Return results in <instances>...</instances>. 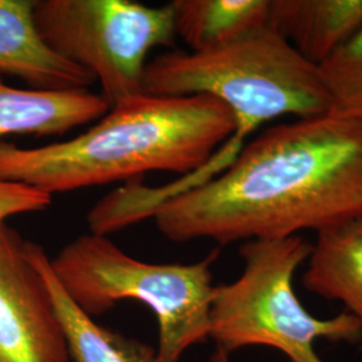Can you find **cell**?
<instances>
[{"label":"cell","mask_w":362,"mask_h":362,"mask_svg":"<svg viewBox=\"0 0 362 362\" xmlns=\"http://www.w3.org/2000/svg\"><path fill=\"white\" fill-rule=\"evenodd\" d=\"M362 214V122L324 115L262 132L221 173L152 211L176 243L285 239Z\"/></svg>","instance_id":"cell-1"},{"label":"cell","mask_w":362,"mask_h":362,"mask_svg":"<svg viewBox=\"0 0 362 362\" xmlns=\"http://www.w3.org/2000/svg\"><path fill=\"white\" fill-rule=\"evenodd\" d=\"M233 133V112L211 95L143 93L112 105L90 129L70 140L38 148L0 141V179L52 196L157 170L188 177Z\"/></svg>","instance_id":"cell-2"},{"label":"cell","mask_w":362,"mask_h":362,"mask_svg":"<svg viewBox=\"0 0 362 362\" xmlns=\"http://www.w3.org/2000/svg\"><path fill=\"white\" fill-rule=\"evenodd\" d=\"M143 88L160 97L206 94L226 105L235 118V133L219 155L228 164L262 124L329 113L318 67L267 25L211 52L156 57L145 66Z\"/></svg>","instance_id":"cell-3"},{"label":"cell","mask_w":362,"mask_h":362,"mask_svg":"<svg viewBox=\"0 0 362 362\" xmlns=\"http://www.w3.org/2000/svg\"><path fill=\"white\" fill-rule=\"evenodd\" d=\"M218 255L215 250L189 264L148 263L90 233L67 243L50 264L67 296L91 317L127 299L148 306L158 322L160 360L179 362L185 350L209 338L216 287L211 269Z\"/></svg>","instance_id":"cell-4"},{"label":"cell","mask_w":362,"mask_h":362,"mask_svg":"<svg viewBox=\"0 0 362 362\" xmlns=\"http://www.w3.org/2000/svg\"><path fill=\"white\" fill-rule=\"evenodd\" d=\"M311 247L299 235L240 246L245 263L240 276L216 286L214 293L209 338L218 350L230 354L263 345L282 351L291 362H325L315 353V341L361 342V324L351 314L320 320L296 294L294 274L310 257Z\"/></svg>","instance_id":"cell-5"},{"label":"cell","mask_w":362,"mask_h":362,"mask_svg":"<svg viewBox=\"0 0 362 362\" xmlns=\"http://www.w3.org/2000/svg\"><path fill=\"white\" fill-rule=\"evenodd\" d=\"M42 42L89 71L112 105L143 94L148 54L176 39L170 3L133 0H33Z\"/></svg>","instance_id":"cell-6"},{"label":"cell","mask_w":362,"mask_h":362,"mask_svg":"<svg viewBox=\"0 0 362 362\" xmlns=\"http://www.w3.org/2000/svg\"><path fill=\"white\" fill-rule=\"evenodd\" d=\"M0 362H70L52 294L7 223L0 226Z\"/></svg>","instance_id":"cell-7"},{"label":"cell","mask_w":362,"mask_h":362,"mask_svg":"<svg viewBox=\"0 0 362 362\" xmlns=\"http://www.w3.org/2000/svg\"><path fill=\"white\" fill-rule=\"evenodd\" d=\"M0 74L26 81L33 89H88L95 82L85 69L58 57L42 42L33 0H0Z\"/></svg>","instance_id":"cell-8"},{"label":"cell","mask_w":362,"mask_h":362,"mask_svg":"<svg viewBox=\"0 0 362 362\" xmlns=\"http://www.w3.org/2000/svg\"><path fill=\"white\" fill-rule=\"evenodd\" d=\"M110 104L89 89L40 90L7 85L0 74V139L61 136L104 117Z\"/></svg>","instance_id":"cell-9"},{"label":"cell","mask_w":362,"mask_h":362,"mask_svg":"<svg viewBox=\"0 0 362 362\" xmlns=\"http://www.w3.org/2000/svg\"><path fill=\"white\" fill-rule=\"evenodd\" d=\"M267 26L318 67L361 30L362 0H270Z\"/></svg>","instance_id":"cell-10"},{"label":"cell","mask_w":362,"mask_h":362,"mask_svg":"<svg viewBox=\"0 0 362 362\" xmlns=\"http://www.w3.org/2000/svg\"><path fill=\"white\" fill-rule=\"evenodd\" d=\"M27 254L42 274L74 362H163L157 349L97 324L67 296L42 246L26 240Z\"/></svg>","instance_id":"cell-11"},{"label":"cell","mask_w":362,"mask_h":362,"mask_svg":"<svg viewBox=\"0 0 362 362\" xmlns=\"http://www.w3.org/2000/svg\"><path fill=\"white\" fill-rule=\"evenodd\" d=\"M303 287L338 300L362 326V214L317 233Z\"/></svg>","instance_id":"cell-12"},{"label":"cell","mask_w":362,"mask_h":362,"mask_svg":"<svg viewBox=\"0 0 362 362\" xmlns=\"http://www.w3.org/2000/svg\"><path fill=\"white\" fill-rule=\"evenodd\" d=\"M170 6L176 37L189 52H206L266 26L270 0H175Z\"/></svg>","instance_id":"cell-13"},{"label":"cell","mask_w":362,"mask_h":362,"mask_svg":"<svg viewBox=\"0 0 362 362\" xmlns=\"http://www.w3.org/2000/svg\"><path fill=\"white\" fill-rule=\"evenodd\" d=\"M318 73L329 97L327 115L362 122V28L318 66Z\"/></svg>","instance_id":"cell-14"},{"label":"cell","mask_w":362,"mask_h":362,"mask_svg":"<svg viewBox=\"0 0 362 362\" xmlns=\"http://www.w3.org/2000/svg\"><path fill=\"white\" fill-rule=\"evenodd\" d=\"M52 197L26 184L0 179V226L15 215L45 211L52 206Z\"/></svg>","instance_id":"cell-15"},{"label":"cell","mask_w":362,"mask_h":362,"mask_svg":"<svg viewBox=\"0 0 362 362\" xmlns=\"http://www.w3.org/2000/svg\"><path fill=\"white\" fill-rule=\"evenodd\" d=\"M212 362H230V360H228V354H226V353L218 350V351L214 354V357H212Z\"/></svg>","instance_id":"cell-16"}]
</instances>
